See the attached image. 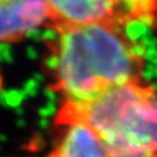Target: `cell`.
Masks as SVG:
<instances>
[{
	"instance_id": "obj_1",
	"label": "cell",
	"mask_w": 157,
	"mask_h": 157,
	"mask_svg": "<svg viewBox=\"0 0 157 157\" xmlns=\"http://www.w3.org/2000/svg\"><path fill=\"white\" fill-rule=\"evenodd\" d=\"M56 30L53 82L64 104H86L111 88L139 82L144 58L121 26L94 24Z\"/></svg>"
},
{
	"instance_id": "obj_2",
	"label": "cell",
	"mask_w": 157,
	"mask_h": 157,
	"mask_svg": "<svg viewBox=\"0 0 157 157\" xmlns=\"http://www.w3.org/2000/svg\"><path fill=\"white\" fill-rule=\"evenodd\" d=\"M57 117L90 126L109 157H157V95L140 82L111 88L86 104H64Z\"/></svg>"
},
{
	"instance_id": "obj_3",
	"label": "cell",
	"mask_w": 157,
	"mask_h": 157,
	"mask_svg": "<svg viewBox=\"0 0 157 157\" xmlns=\"http://www.w3.org/2000/svg\"><path fill=\"white\" fill-rule=\"evenodd\" d=\"M50 22L55 29L111 24L121 26L129 20H151L157 16L156 2L67 0L48 2Z\"/></svg>"
},
{
	"instance_id": "obj_4",
	"label": "cell",
	"mask_w": 157,
	"mask_h": 157,
	"mask_svg": "<svg viewBox=\"0 0 157 157\" xmlns=\"http://www.w3.org/2000/svg\"><path fill=\"white\" fill-rule=\"evenodd\" d=\"M50 22L48 2L0 0V44L15 42Z\"/></svg>"
},
{
	"instance_id": "obj_5",
	"label": "cell",
	"mask_w": 157,
	"mask_h": 157,
	"mask_svg": "<svg viewBox=\"0 0 157 157\" xmlns=\"http://www.w3.org/2000/svg\"><path fill=\"white\" fill-rule=\"evenodd\" d=\"M57 144L48 157H109L98 135L86 123L57 117Z\"/></svg>"
}]
</instances>
